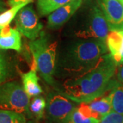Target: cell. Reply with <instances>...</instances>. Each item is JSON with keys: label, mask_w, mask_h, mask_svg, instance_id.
Instances as JSON below:
<instances>
[{"label": "cell", "mask_w": 123, "mask_h": 123, "mask_svg": "<svg viewBox=\"0 0 123 123\" xmlns=\"http://www.w3.org/2000/svg\"><path fill=\"white\" fill-rule=\"evenodd\" d=\"M107 52L106 42L99 39L73 38L66 41L57 51L54 77L66 80L82 75Z\"/></svg>", "instance_id": "1"}, {"label": "cell", "mask_w": 123, "mask_h": 123, "mask_svg": "<svg viewBox=\"0 0 123 123\" xmlns=\"http://www.w3.org/2000/svg\"><path fill=\"white\" fill-rule=\"evenodd\" d=\"M117 66L110 53H106L86 73L66 79L59 92L76 103H88L113 88L117 81L113 79Z\"/></svg>", "instance_id": "2"}, {"label": "cell", "mask_w": 123, "mask_h": 123, "mask_svg": "<svg viewBox=\"0 0 123 123\" xmlns=\"http://www.w3.org/2000/svg\"><path fill=\"white\" fill-rule=\"evenodd\" d=\"M29 47L33 56L37 71L44 81L55 86L54 73L57 51V42H50L46 33L42 31L40 36L29 43Z\"/></svg>", "instance_id": "3"}, {"label": "cell", "mask_w": 123, "mask_h": 123, "mask_svg": "<svg viewBox=\"0 0 123 123\" xmlns=\"http://www.w3.org/2000/svg\"><path fill=\"white\" fill-rule=\"evenodd\" d=\"M70 36L84 39H99L106 42L110 31L105 17L98 4H92L75 22L71 23Z\"/></svg>", "instance_id": "4"}, {"label": "cell", "mask_w": 123, "mask_h": 123, "mask_svg": "<svg viewBox=\"0 0 123 123\" xmlns=\"http://www.w3.org/2000/svg\"><path fill=\"white\" fill-rule=\"evenodd\" d=\"M30 103V98L18 81H8L0 84V109L29 114Z\"/></svg>", "instance_id": "5"}, {"label": "cell", "mask_w": 123, "mask_h": 123, "mask_svg": "<svg viewBox=\"0 0 123 123\" xmlns=\"http://www.w3.org/2000/svg\"><path fill=\"white\" fill-rule=\"evenodd\" d=\"M77 107L71 101L59 92L49 93L45 110L47 123H64L70 113Z\"/></svg>", "instance_id": "6"}, {"label": "cell", "mask_w": 123, "mask_h": 123, "mask_svg": "<svg viewBox=\"0 0 123 123\" xmlns=\"http://www.w3.org/2000/svg\"><path fill=\"white\" fill-rule=\"evenodd\" d=\"M14 21L19 32L31 40L36 39L43 31V25L31 5L27 4L21 9Z\"/></svg>", "instance_id": "7"}, {"label": "cell", "mask_w": 123, "mask_h": 123, "mask_svg": "<svg viewBox=\"0 0 123 123\" xmlns=\"http://www.w3.org/2000/svg\"><path fill=\"white\" fill-rule=\"evenodd\" d=\"M110 31H123V6L118 0H97Z\"/></svg>", "instance_id": "8"}, {"label": "cell", "mask_w": 123, "mask_h": 123, "mask_svg": "<svg viewBox=\"0 0 123 123\" xmlns=\"http://www.w3.org/2000/svg\"><path fill=\"white\" fill-rule=\"evenodd\" d=\"M83 2L84 0H73L49 14L47 21V27L51 30L61 27L73 17Z\"/></svg>", "instance_id": "9"}, {"label": "cell", "mask_w": 123, "mask_h": 123, "mask_svg": "<svg viewBox=\"0 0 123 123\" xmlns=\"http://www.w3.org/2000/svg\"><path fill=\"white\" fill-rule=\"evenodd\" d=\"M106 45L111 57L118 66L123 64V31H110Z\"/></svg>", "instance_id": "10"}, {"label": "cell", "mask_w": 123, "mask_h": 123, "mask_svg": "<svg viewBox=\"0 0 123 123\" xmlns=\"http://www.w3.org/2000/svg\"><path fill=\"white\" fill-rule=\"evenodd\" d=\"M21 34L17 29L6 26L0 30V49L21 51Z\"/></svg>", "instance_id": "11"}, {"label": "cell", "mask_w": 123, "mask_h": 123, "mask_svg": "<svg viewBox=\"0 0 123 123\" xmlns=\"http://www.w3.org/2000/svg\"><path fill=\"white\" fill-rule=\"evenodd\" d=\"M36 71L37 69L35 64L33 62L30 70L21 74L23 87L30 98L40 95L43 92V90L38 82L39 79Z\"/></svg>", "instance_id": "12"}, {"label": "cell", "mask_w": 123, "mask_h": 123, "mask_svg": "<svg viewBox=\"0 0 123 123\" xmlns=\"http://www.w3.org/2000/svg\"><path fill=\"white\" fill-rule=\"evenodd\" d=\"M87 104L92 111L100 119L113 111L110 94L105 97L102 96L99 97Z\"/></svg>", "instance_id": "13"}, {"label": "cell", "mask_w": 123, "mask_h": 123, "mask_svg": "<svg viewBox=\"0 0 123 123\" xmlns=\"http://www.w3.org/2000/svg\"><path fill=\"white\" fill-rule=\"evenodd\" d=\"M73 0H37L36 6L41 16H47Z\"/></svg>", "instance_id": "14"}, {"label": "cell", "mask_w": 123, "mask_h": 123, "mask_svg": "<svg viewBox=\"0 0 123 123\" xmlns=\"http://www.w3.org/2000/svg\"><path fill=\"white\" fill-rule=\"evenodd\" d=\"M112 110L123 115V87L117 81L110 92Z\"/></svg>", "instance_id": "15"}, {"label": "cell", "mask_w": 123, "mask_h": 123, "mask_svg": "<svg viewBox=\"0 0 123 123\" xmlns=\"http://www.w3.org/2000/svg\"><path fill=\"white\" fill-rule=\"evenodd\" d=\"M47 106V101L40 95L33 97L30 103L29 109L31 114L36 118L38 121L43 118Z\"/></svg>", "instance_id": "16"}, {"label": "cell", "mask_w": 123, "mask_h": 123, "mask_svg": "<svg viewBox=\"0 0 123 123\" xmlns=\"http://www.w3.org/2000/svg\"><path fill=\"white\" fill-rule=\"evenodd\" d=\"M29 4L30 3L25 2V3H22L20 4L14 6H12L10 9L6 10L4 12L1 14H0V30L5 27L8 26L10 23H11V22L15 18L19 10Z\"/></svg>", "instance_id": "17"}, {"label": "cell", "mask_w": 123, "mask_h": 123, "mask_svg": "<svg viewBox=\"0 0 123 123\" xmlns=\"http://www.w3.org/2000/svg\"><path fill=\"white\" fill-rule=\"evenodd\" d=\"M25 114L0 109V123H26Z\"/></svg>", "instance_id": "18"}, {"label": "cell", "mask_w": 123, "mask_h": 123, "mask_svg": "<svg viewBox=\"0 0 123 123\" xmlns=\"http://www.w3.org/2000/svg\"><path fill=\"white\" fill-rule=\"evenodd\" d=\"M100 120L84 115L78 107H76L70 113L64 123H99Z\"/></svg>", "instance_id": "19"}, {"label": "cell", "mask_w": 123, "mask_h": 123, "mask_svg": "<svg viewBox=\"0 0 123 123\" xmlns=\"http://www.w3.org/2000/svg\"><path fill=\"white\" fill-rule=\"evenodd\" d=\"M0 49V84L6 81L10 76L12 66L8 55Z\"/></svg>", "instance_id": "20"}, {"label": "cell", "mask_w": 123, "mask_h": 123, "mask_svg": "<svg viewBox=\"0 0 123 123\" xmlns=\"http://www.w3.org/2000/svg\"><path fill=\"white\" fill-rule=\"evenodd\" d=\"M99 123H123V115L111 111L103 116L100 119Z\"/></svg>", "instance_id": "21"}, {"label": "cell", "mask_w": 123, "mask_h": 123, "mask_svg": "<svg viewBox=\"0 0 123 123\" xmlns=\"http://www.w3.org/2000/svg\"><path fill=\"white\" fill-rule=\"evenodd\" d=\"M31 1H33V0H8V5L9 6L12 7L22 3H25V2L31 3Z\"/></svg>", "instance_id": "22"}, {"label": "cell", "mask_w": 123, "mask_h": 123, "mask_svg": "<svg viewBox=\"0 0 123 123\" xmlns=\"http://www.w3.org/2000/svg\"><path fill=\"white\" fill-rule=\"evenodd\" d=\"M117 79L123 87V64L119 66V68L117 72Z\"/></svg>", "instance_id": "23"}, {"label": "cell", "mask_w": 123, "mask_h": 123, "mask_svg": "<svg viewBox=\"0 0 123 123\" xmlns=\"http://www.w3.org/2000/svg\"><path fill=\"white\" fill-rule=\"evenodd\" d=\"M7 10V5L3 0H0V14Z\"/></svg>", "instance_id": "24"}, {"label": "cell", "mask_w": 123, "mask_h": 123, "mask_svg": "<svg viewBox=\"0 0 123 123\" xmlns=\"http://www.w3.org/2000/svg\"><path fill=\"white\" fill-rule=\"evenodd\" d=\"M26 123H37L36 120H30L28 121H27Z\"/></svg>", "instance_id": "25"}, {"label": "cell", "mask_w": 123, "mask_h": 123, "mask_svg": "<svg viewBox=\"0 0 123 123\" xmlns=\"http://www.w3.org/2000/svg\"><path fill=\"white\" fill-rule=\"evenodd\" d=\"M118 1L119 2H120L121 4L123 5V0H118Z\"/></svg>", "instance_id": "26"}]
</instances>
